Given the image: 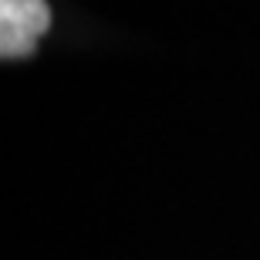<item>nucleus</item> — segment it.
Returning <instances> with one entry per match:
<instances>
[{"instance_id": "nucleus-1", "label": "nucleus", "mask_w": 260, "mask_h": 260, "mask_svg": "<svg viewBox=\"0 0 260 260\" xmlns=\"http://www.w3.org/2000/svg\"><path fill=\"white\" fill-rule=\"evenodd\" d=\"M51 27L48 0H0V54L27 58Z\"/></svg>"}]
</instances>
